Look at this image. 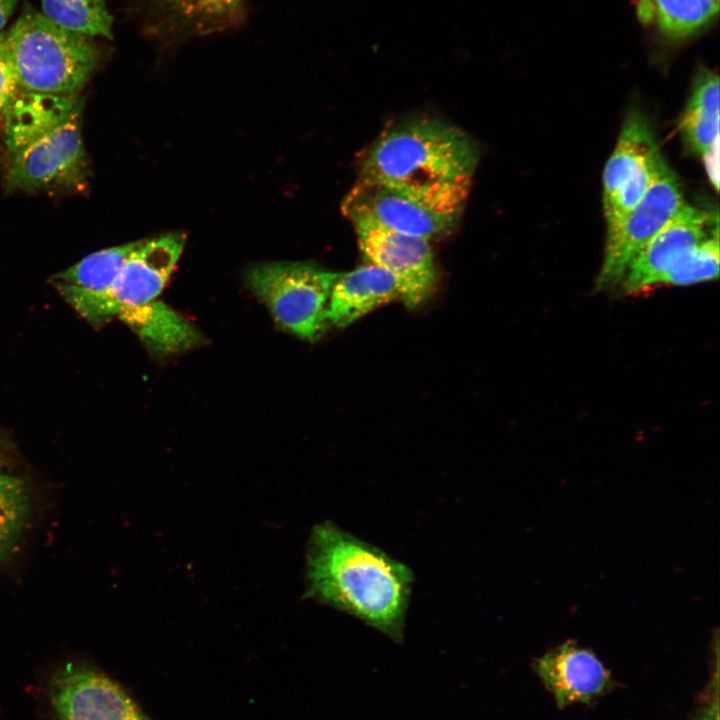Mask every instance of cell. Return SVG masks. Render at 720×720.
Returning <instances> with one entry per match:
<instances>
[{
    "label": "cell",
    "instance_id": "cell-24",
    "mask_svg": "<svg viewBox=\"0 0 720 720\" xmlns=\"http://www.w3.org/2000/svg\"><path fill=\"white\" fill-rule=\"evenodd\" d=\"M703 157L704 168L706 174L714 186L715 190L719 189V138L716 139L709 148L701 155Z\"/></svg>",
    "mask_w": 720,
    "mask_h": 720
},
{
    "label": "cell",
    "instance_id": "cell-12",
    "mask_svg": "<svg viewBox=\"0 0 720 720\" xmlns=\"http://www.w3.org/2000/svg\"><path fill=\"white\" fill-rule=\"evenodd\" d=\"M140 241L94 252L51 278L56 289L82 317L102 325L116 316L112 288Z\"/></svg>",
    "mask_w": 720,
    "mask_h": 720
},
{
    "label": "cell",
    "instance_id": "cell-14",
    "mask_svg": "<svg viewBox=\"0 0 720 720\" xmlns=\"http://www.w3.org/2000/svg\"><path fill=\"white\" fill-rule=\"evenodd\" d=\"M185 242L184 233L141 240L124 263L112 288L116 316L124 309L155 300L172 274Z\"/></svg>",
    "mask_w": 720,
    "mask_h": 720
},
{
    "label": "cell",
    "instance_id": "cell-9",
    "mask_svg": "<svg viewBox=\"0 0 720 720\" xmlns=\"http://www.w3.org/2000/svg\"><path fill=\"white\" fill-rule=\"evenodd\" d=\"M365 260L394 275L400 299L415 308L435 292L438 273L430 241L388 229L365 218L350 220Z\"/></svg>",
    "mask_w": 720,
    "mask_h": 720
},
{
    "label": "cell",
    "instance_id": "cell-7",
    "mask_svg": "<svg viewBox=\"0 0 720 720\" xmlns=\"http://www.w3.org/2000/svg\"><path fill=\"white\" fill-rule=\"evenodd\" d=\"M663 159L646 118L629 113L603 173L606 224L617 225L641 200Z\"/></svg>",
    "mask_w": 720,
    "mask_h": 720
},
{
    "label": "cell",
    "instance_id": "cell-8",
    "mask_svg": "<svg viewBox=\"0 0 720 720\" xmlns=\"http://www.w3.org/2000/svg\"><path fill=\"white\" fill-rule=\"evenodd\" d=\"M80 113L11 156L10 191L80 187L88 175Z\"/></svg>",
    "mask_w": 720,
    "mask_h": 720
},
{
    "label": "cell",
    "instance_id": "cell-15",
    "mask_svg": "<svg viewBox=\"0 0 720 720\" xmlns=\"http://www.w3.org/2000/svg\"><path fill=\"white\" fill-rule=\"evenodd\" d=\"M76 95L19 89L3 121L4 142L14 155L81 112Z\"/></svg>",
    "mask_w": 720,
    "mask_h": 720
},
{
    "label": "cell",
    "instance_id": "cell-2",
    "mask_svg": "<svg viewBox=\"0 0 720 720\" xmlns=\"http://www.w3.org/2000/svg\"><path fill=\"white\" fill-rule=\"evenodd\" d=\"M478 151L461 129L433 118L383 131L361 159L360 178L425 198L468 197Z\"/></svg>",
    "mask_w": 720,
    "mask_h": 720
},
{
    "label": "cell",
    "instance_id": "cell-25",
    "mask_svg": "<svg viewBox=\"0 0 720 720\" xmlns=\"http://www.w3.org/2000/svg\"><path fill=\"white\" fill-rule=\"evenodd\" d=\"M692 720H718V690L697 710Z\"/></svg>",
    "mask_w": 720,
    "mask_h": 720
},
{
    "label": "cell",
    "instance_id": "cell-5",
    "mask_svg": "<svg viewBox=\"0 0 720 720\" xmlns=\"http://www.w3.org/2000/svg\"><path fill=\"white\" fill-rule=\"evenodd\" d=\"M466 199L419 197L360 178L345 196L342 211L349 220L369 219L388 229L430 241L453 231Z\"/></svg>",
    "mask_w": 720,
    "mask_h": 720
},
{
    "label": "cell",
    "instance_id": "cell-13",
    "mask_svg": "<svg viewBox=\"0 0 720 720\" xmlns=\"http://www.w3.org/2000/svg\"><path fill=\"white\" fill-rule=\"evenodd\" d=\"M532 667L559 709L591 704L617 685L597 656L574 641L547 651L533 661Z\"/></svg>",
    "mask_w": 720,
    "mask_h": 720
},
{
    "label": "cell",
    "instance_id": "cell-10",
    "mask_svg": "<svg viewBox=\"0 0 720 720\" xmlns=\"http://www.w3.org/2000/svg\"><path fill=\"white\" fill-rule=\"evenodd\" d=\"M716 233H719L717 209L684 203L631 261L621 281L624 289L636 294L657 285L672 264Z\"/></svg>",
    "mask_w": 720,
    "mask_h": 720
},
{
    "label": "cell",
    "instance_id": "cell-19",
    "mask_svg": "<svg viewBox=\"0 0 720 720\" xmlns=\"http://www.w3.org/2000/svg\"><path fill=\"white\" fill-rule=\"evenodd\" d=\"M661 34L680 41L695 34L718 15L719 0H654Z\"/></svg>",
    "mask_w": 720,
    "mask_h": 720
},
{
    "label": "cell",
    "instance_id": "cell-21",
    "mask_svg": "<svg viewBox=\"0 0 720 720\" xmlns=\"http://www.w3.org/2000/svg\"><path fill=\"white\" fill-rule=\"evenodd\" d=\"M29 501L21 480L0 473V561L15 549L28 516Z\"/></svg>",
    "mask_w": 720,
    "mask_h": 720
},
{
    "label": "cell",
    "instance_id": "cell-22",
    "mask_svg": "<svg viewBox=\"0 0 720 720\" xmlns=\"http://www.w3.org/2000/svg\"><path fill=\"white\" fill-rule=\"evenodd\" d=\"M718 274L719 233H716L672 264L657 285L686 286L716 279Z\"/></svg>",
    "mask_w": 720,
    "mask_h": 720
},
{
    "label": "cell",
    "instance_id": "cell-1",
    "mask_svg": "<svg viewBox=\"0 0 720 720\" xmlns=\"http://www.w3.org/2000/svg\"><path fill=\"white\" fill-rule=\"evenodd\" d=\"M306 583L314 600L403 640L414 574L379 547L330 521L319 523L308 542Z\"/></svg>",
    "mask_w": 720,
    "mask_h": 720
},
{
    "label": "cell",
    "instance_id": "cell-23",
    "mask_svg": "<svg viewBox=\"0 0 720 720\" xmlns=\"http://www.w3.org/2000/svg\"><path fill=\"white\" fill-rule=\"evenodd\" d=\"M20 87L12 67L6 42L5 32L0 33V127L7 110L19 91Z\"/></svg>",
    "mask_w": 720,
    "mask_h": 720
},
{
    "label": "cell",
    "instance_id": "cell-17",
    "mask_svg": "<svg viewBox=\"0 0 720 720\" xmlns=\"http://www.w3.org/2000/svg\"><path fill=\"white\" fill-rule=\"evenodd\" d=\"M118 317L158 357L190 350L203 341L191 322L160 301L124 309Z\"/></svg>",
    "mask_w": 720,
    "mask_h": 720
},
{
    "label": "cell",
    "instance_id": "cell-6",
    "mask_svg": "<svg viewBox=\"0 0 720 720\" xmlns=\"http://www.w3.org/2000/svg\"><path fill=\"white\" fill-rule=\"evenodd\" d=\"M684 203L680 182L663 158L641 200L618 226L607 232L595 288L602 290L621 282L634 257Z\"/></svg>",
    "mask_w": 720,
    "mask_h": 720
},
{
    "label": "cell",
    "instance_id": "cell-16",
    "mask_svg": "<svg viewBox=\"0 0 720 720\" xmlns=\"http://www.w3.org/2000/svg\"><path fill=\"white\" fill-rule=\"evenodd\" d=\"M396 298H400L399 284L392 273L380 266L368 263L338 273L329 299V325L346 327Z\"/></svg>",
    "mask_w": 720,
    "mask_h": 720
},
{
    "label": "cell",
    "instance_id": "cell-11",
    "mask_svg": "<svg viewBox=\"0 0 720 720\" xmlns=\"http://www.w3.org/2000/svg\"><path fill=\"white\" fill-rule=\"evenodd\" d=\"M49 695L58 720H151L116 682L85 666L59 671Z\"/></svg>",
    "mask_w": 720,
    "mask_h": 720
},
{
    "label": "cell",
    "instance_id": "cell-18",
    "mask_svg": "<svg viewBox=\"0 0 720 720\" xmlns=\"http://www.w3.org/2000/svg\"><path fill=\"white\" fill-rule=\"evenodd\" d=\"M43 15L58 26L88 37L112 38V16L104 0H41Z\"/></svg>",
    "mask_w": 720,
    "mask_h": 720
},
{
    "label": "cell",
    "instance_id": "cell-26",
    "mask_svg": "<svg viewBox=\"0 0 720 720\" xmlns=\"http://www.w3.org/2000/svg\"><path fill=\"white\" fill-rule=\"evenodd\" d=\"M18 2L19 0H0V33L9 17L13 14Z\"/></svg>",
    "mask_w": 720,
    "mask_h": 720
},
{
    "label": "cell",
    "instance_id": "cell-4",
    "mask_svg": "<svg viewBox=\"0 0 720 720\" xmlns=\"http://www.w3.org/2000/svg\"><path fill=\"white\" fill-rule=\"evenodd\" d=\"M338 273L304 262H265L252 266L247 281L277 323L307 341L327 328L329 299Z\"/></svg>",
    "mask_w": 720,
    "mask_h": 720
},
{
    "label": "cell",
    "instance_id": "cell-20",
    "mask_svg": "<svg viewBox=\"0 0 720 720\" xmlns=\"http://www.w3.org/2000/svg\"><path fill=\"white\" fill-rule=\"evenodd\" d=\"M180 21L199 33L225 29L241 17L244 0H162Z\"/></svg>",
    "mask_w": 720,
    "mask_h": 720
},
{
    "label": "cell",
    "instance_id": "cell-3",
    "mask_svg": "<svg viewBox=\"0 0 720 720\" xmlns=\"http://www.w3.org/2000/svg\"><path fill=\"white\" fill-rule=\"evenodd\" d=\"M21 89L76 95L96 69L100 52L91 37L68 31L28 8L5 32Z\"/></svg>",
    "mask_w": 720,
    "mask_h": 720
}]
</instances>
